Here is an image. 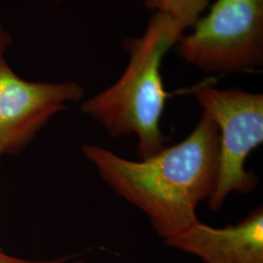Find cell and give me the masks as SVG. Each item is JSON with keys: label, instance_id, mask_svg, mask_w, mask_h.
I'll use <instances>...</instances> for the list:
<instances>
[{"label": "cell", "instance_id": "obj_7", "mask_svg": "<svg viewBox=\"0 0 263 263\" xmlns=\"http://www.w3.org/2000/svg\"><path fill=\"white\" fill-rule=\"evenodd\" d=\"M144 3L149 9L169 15L186 29L201 18L210 0H144Z\"/></svg>", "mask_w": 263, "mask_h": 263}, {"label": "cell", "instance_id": "obj_12", "mask_svg": "<svg viewBox=\"0 0 263 263\" xmlns=\"http://www.w3.org/2000/svg\"><path fill=\"white\" fill-rule=\"evenodd\" d=\"M57 1H60V0H57Z\"/></svg>", "mask_w": 263, "mask_h": 263}, {"label": "cell", "instance_id": "obj_5", "mask_svg": "<svg viewBox=\"0 0 263 263\" xmlns=\"http://www.w3.org/2000/svg\"><path fill=\"white\" fill-rule=\"evenodd\" d=\"M84 89L72 81L33 82L20 77L0 57V148L16 154L34 139L67 103L82 99Z\"/></svg>", "mask_w": 263, "mask_h": 263}, {"label": "cell", "instance_id": "obj_9", "mask_svg": "<svg viewBox=\"0 0 263 263\" xmlns=\"http://www.w3.org/2000/svg\"><path fill=\"white\" fill-rule=\"evenodd\" d=\"M12 44V35L7 31V29L0 24V57L3 56V54L9 49Z\"/></svg>", "mask_w": 263, "mask_h": 263}, {"label": "cell", "instance_id": "obj_1", "mask_svg": "<svg viewBox=\"0 0 263 263\" xmlns=\"http://www.w3.org/2000/svg\"><path fill=\"white\" fill-rule=\"evenodd\" d=\"M219 134L202 113L187 137L146 159L124 158L105 147L81 151L113 191L147 216L164 241L199 220V205L213 196L218 177Z\"/></svg>", "mask_w": 263, "mask_h": 263}, {"label": "cell", "instance_id": "obj_8", "mask_svg": "<svg viewBox=\"0 0 263 263\" xmlns=\"http://www.w3.org/2000/svg\"><path fill=\"white\" fill-rule=\"evenodd\" d=\"M80 255V254H69L66 256L55 257V258H49V259H37V260H31V259H25L21 257H16L13 255L6 254L1 248H0V263H66L68 260H71Z\"/></svg>", "mask_w": 263, "mask_h": 263}, {"label": "cell", "instance_id": "obj_3", "mask_svg": "<svg viewBox=\"0 0 263 263\" xmlns=\"http://www.w3.org/2000/svg\"><path fill=\"white\" fill-rule=\"evenodd\" d=\"M193 94L219 134L217 183L208 201L210 210L217 212L232 193L248 194L257 186L258 177L246 164L263 143V95L209 84L198 85Z\"/></svg>", "mask_w": 263, "mask_h": 263}, {"label": "cell", "instance_id": "obj_10", "mask_svg": "<svg viewBox=\"0 0 263 263\" xmlns=\"http://www.w3.org/2000/svg\"><path fill=\"white\" fill-rule=\"evenodd\" d=\"M78 257H79V256H78ZM78 257H76V260L72 263H89L87 262L84 259H80V258H78Z\"/></svg>", "mask_w": 263, "mask_h": 263}, {"label": "cell", "instance_id": "obj_11", "mask_svg": "<svg viewBox=\"0 0 263 263\" xmlns=\"http://www.w3.org/2000/svg\"><path fill=\"white\" fill-rule=\"evenodd\" d=\"M2 155V151H1V148H0V156Z\"/></svg>", "mask_w": 263, "mask_h": 263}, {"label": "cell", "instance_id": "obj_2", "mask_svg": "<svg viewBox=\"0 0 263 263\" xmlns=\"http://www.w3.org/2000/svg\"><path fill=\"white\" fill-rule=\"evenodd\" d=\"M183 30L169 15L156 12L142 36L124 41L130 62L121 77L80 106L111 137L137 136L140 159L152 157L167 146L161 118L169 94L164 88L161 65Z\"/></svg>", "mask_w": 263, "mask_h": 263}, {"label": "cell", "instance_id": "obj_6", "mask_svg": "<svg viewBox=\"0 0 263 263\" xmlns=\"http://www.w3.org/2000/svg\"><path fill=\"white\" fill-rule=\"evenodd\" d=\"M204 263H263V209L234 226L216 228L200 220L164 241Z\"/></svg>", "mask_w": 263, "mask_h": 263}, {"label": "cell", "instance_id": "obj_4", "mask_svg": "<svg viewBox=\"0 0 263 263\" xmlns=\"http://www.w3.org/2000/svg\"><path fill=\"white\" fill-rule=\"evenodd\" d=\"M182 34L179 54L206 72L253 70L263 63V0H216Z\"/></svg>", "mask_w": 263, "mask_h": 263}]
</instances>
